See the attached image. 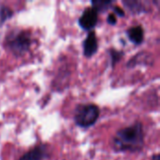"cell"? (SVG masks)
<instances>
[{
	"label": "cell",
	"instance_id": "6da1fadb",
	"mask_svg": "<svg viewBox=\"0 0 160 160\" xmlns=\"http://www.w3.org/2000/svg\"><path fill=\"white\" fill-rule=\"evenodd\" d=\"M143 125L137 121L133 125L119 129L112 141L115 152H139L144 146Z\"/></svg>",
	"mask_w": 160,
	"mask_h": 160
},
{
	"label": "cell",
	"instance_id": "7a4b0ae2",
	"mask_svg": "<svg viewBox=\"0 0 160 160\" xmlns=\"http://www.w3.org/2000/svg\"><path fill=\"white\" fill-rule=\"evenodd\" d=\"M32 44L30 33L25 30H13L9 32L5 39V45L15 56L26 53Z\"/></svg>",
	"mask_w": 160,
	"mask_h": 160
},
{
	"label": "cell",
	"instance_id": "3957f363",
	"mask_svg": "<svg viewBox=\"0 0 160 160\" xmlns=\"http://www.w3.org/2000/svg\"><path fill=\"white\" fill-rule=\"evenodd\" d=\"M99 114L100 110L98 105L93 103L80 104L74 112V122L80 128H87L96 124Z\"/></svg>",
	"mask_w": 160,
	"mask_h": 160
},
{
	"label": "cell",
	"instance_id": "277c9868",
	"mask_svg": "<svg viewBox=\"0 0 160 160\" xmlns=\"http://www.w3.org/2000/svg\"><path fill=\"white\" fill-rule=\"evenodd\" d=\"M98 21V13L92 7L86 8L78 20L79 25L86 31H92Z\"/></svg>",
	"mask_w": 160,
	"mask_h": 160
},
{
	"label": "cell",
	"instance_id": "5b68a950",
	"mask_svg": "<svg viewBox=\"0 0 160 160\" xmlns=\"http://www.w3.org/2000/svg\"><path fill=\"white\" fill-rule=\"evenodd\" d=\"M49 157L47 144H38L24 153L19 160H44Z\"/></svg>",
	"mask_w": 160,
	"mask_h": 160
},
{
	"label": "cell",
	"instance_id": "8992f818",
	"mask_svg": "<svg viewBox=\"0 0 160 160\" xmlns=\"http://www.w3.org/2000/svg\"><path fill=\"white\" fill-rule=\"evenodd\" d=\"M98 49V38L96 32L94 30L90 31L86 37V38L83 40L82 43V50H83V54L85 57L90 58L93 55L96 54Z\"/></svg>",
	"mask_w": 160,
	"mask_h": 160
},
{
	"label": "cell",
	"instance_id": "52a82bcc",
	"mask_svg": "<svg viewBox=\"0 0 160 160\" xmlns=\"http://www.w3.org/2000/svg\"><path fill=\"white\" fill-rule=\"evenodd\" d=\"M127 35L128 39L136 45L142 44L144 40V30L142 25H135L128 28Z\"/></svg>",
	"mask_w": 160,
	"mask_h": 160
},
{
	"label": "cell",
	"instance_id": "ba28073f",
	"mask_svg": "<svg viewBox=\"0 0 160 160\" xmlns=\"http://www.w3.org/2000/svg\"><path fill=\"white\" fill-rule=\"evenodd\" d=\"M123 5L125 6V8H127L133 14H140V13H143V12L147 11L146 7L141 1H137V0H124L123 1Z\"/></svg>",
	"mask_w": 160,
	"mask_h": 160
},
{
	"label": "cell",
	"instance_id": "9c48e42d",
	"mask_svg": "<svg viewBox=\"0 0 160 160\" xmlns=\"http://www.w3.org/2000/svg\"><path fill=\"white\" fill-rule=\"evenodd\" d=\"M112 0H92V8L98 12H104L110 8L112 5Z\"/></svg>",
	"mask_w": 160,
	"mask_h": 160
},
{
	"label": "cell",
	"instance_id": "30bf717a",
	"mask_svg": "<svg viewBox=\"0 0 160 160\" xmlns=\"http://www.w3.org/2000/svg\"><path fill=\"white\" fill-rule=\"evenodd\" d=\"M13 15V10L8 6H1L0 7V24L4 23L7 20L10 19Z\"/></svg>",
	"mask_w": 160,
	"mask_h": 160
},
{
	"label": "cell",
	"instance_id": "8fae6325",
	"mask_svg": "<svg viewBox=\"0 0 160 160\" xmlns=\"http://www.w3.org/2000/svg\"><path fill=\"white\" fill-rule=\"evenodd\" d=\"M109 53H110V57H111V64H112V67L113 68L120 60L121 58L124 56V52L122 51H118L116 49H110L109 50Z\"/></svg>",
	"mask_w": 160,
	"mask_h": 160
},
{
	"label": "cell",
	"instance_id": "7c38bea8",
	"mask_svg": "<svg viewBox=\"0 0 160 160\" xmlns=\"http://www.w3.org/2000/svg\"><path fill=\"white\" fill-rule=\"evenodd\" d=\"M112 8L114 11V14L115 15L120 16V17H124L125 16V10L122 8H120L119 6H113Z\"/></svg>",
	"mask_w": 160,
	"mask_h": 160
},
{
	"label": "cell",
	"instance_id": "4fadbf2b",
	"mask_svg": "<svg viewBox=\"0 0 160 160\" xmlns=\"http://www.w3.org/2000/svg\"><path fill=\"white\" fill-rule=\"evenodd\" d=\"M107 22H108L109 24H111V25L116 24V22H117V17H116V15H115L114 13L109 14V16H108V18H107Z\"/></svg>",
	"mask_w": 160,
	"mask_h": 160
},
{
	"label": "cell",
	"instance_id": "5bb4252c",
	"mask_svg": "<svg viewBox=\"0 0 160 160\" xmlns=\"http://www.w3.org/2000/svg\"><path fill=\"white\" fill-rule=\"evenodd\" d=\"M151 160H160V156L158 155V154H157V155H154V156L152 157Z\"/></svg>",
	"mask_w": 160,
	"mask_h": 160
}]
</instances>
